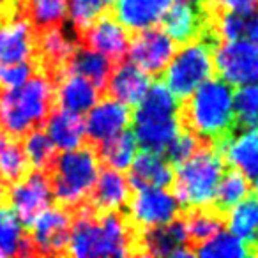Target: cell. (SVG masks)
I'll use <instances>...</instances> for the list:
<instances>
[{
	"instance_id": "9a60e30c",
	"label": "cell",
	"mask_w": 258,
	"mask_h": 258,
	"mask_svg": "<svg viewBox=\"0 0 258 258\" xmlns=\"http://www.w3.org/2000/svg\"><path fill=\"white\" fill-rule=\"evenodd\" d=\"M189 237H187L184 221H170L166 225L145 228L138 242L142 254L147 256H191L195 253L189 249Z\"/></svg>"
},
{
	"instance_id": "e0dca14e",
	"label": "cell",
	"mask_w": 258,
	"mask_h": 258,
	"mask_svg": "<svg viewBox=\"0 0 258 258\" xmlns=\"http://www.w3.org/2000/svg\"><path fill=\"white\" fill-rule=\"evenodd\" d=\"M99 89L89 78L78 73L62 69L58 75V85L55 89V97L60 108L75 113H87L99 97Z\"/></svg>"
},
{
	"instance_id": "ba28073f",
	"label": "cell",
	"mask_w": 258,
	"mask_h": 258,
	"mask_svg": "<svg viewBox=\"0 0 258 258\" xmlns=\"http://www.w3.org/2000/svg\"><path fill=\"white\" fill-rule=\"evenodd\" d=\"M214 68L219 78L232 87L258 85V41H223L214 50Z\"/></svg>"
},
{
	"instance_id": "6da1fadb",
	"label": "cell",
	"mask_w": 258,
	"mask_h": 258,
	"mask_svg": "<svg viewBox=\"0 0 258 258\" xmlns=\"http://www.w3.org/2000/svg\"><path fill=\"white\" fill-rule=\"evenodd\" d=\"M133 232L122 216L117 212L94 216V209H83L73 221L68 253L76 258H122L133 253Z\"/></svg>"
},
{
	"instance_id": "8d00e7d4",
	"label": "cell",
	"mask_w": 258,
	"mask_h": 258,
	"mask_svg": "<svg viewBox=\"0 0 258 258\" xmlns=\"http://www.w3.org/2000/svg\"><path fill=\"white\" fill-rule=\"evenodd\" d=\"M235 120L246 129H258V85L239 87L235 92Z\"/></svg>"
},
{
	"instance_id": "8fae6325",
	"label": "cell",
	"mask_w": 258,
	"mask_h": 258,
	"mask_svg": "<svg viewBox=\"0 0 258 258\" xmlns=\"http://www.w3.org/2000/svg\"><path fill=\"white\" fill-rule=\"evenodd\" d=\"M9 205L11 211L23 223H32L43 211H46L55 198L51 180L43 172L36 170L34 173L23 175L9 189Z\"/></svg>"
},
{
	"instance_id": "2e32d148",
	"label": "cell",
	"mask_w": 258,
	"mask_h": 258,
	"mask_svg": "<svg viewBox=\"0 0 258 258\" xmlns=\"http://www.w3.org/2000/svg\"><path fill=\"white\" fill-rule=\"evenodd\" d=\"M129 122H131V111L125 103L115 99V97L97 101L87 111V137L94 144H101V142L125 131Z\"/></svg>"
},
{
	"instance_id": "7402d4cb",
	"label": "cell",
	"mask_w": 258,
	"mask_h": 258,
	"mask_svg": "<svg viewBox=\"0 0 258 258\" xmlns=\"http://www.w3.org/2000/svg\"><path fill=\"white\" fill-rule=\"evenodd\" d=\"M106 87L111 97L129 106V104L140 103L151 87V80H149V73L138 68L135 62H122L120 66L111 69Z\"/></svg>"
},
{
	"instance_id": "44dd1931",
	"label": "cell",
	"mask_w": 258,
	"mask_h": 258,
	"mask_svg": "<svg viewBox=\"0 0 258 258\" xmlns=\"http://www.w3.org/2000/svg\"><path fill=\"white\" fill-rule=\"evenodd\" d=\"M163 27L175 43H187L205 32L207 15L202 6L180 0L179 4H172L163 18Z\"/></svg>"
},
{
	"instance_id": "7bdbcfd3",
	"label": "cell",
	"mask_w": 258,
	"mask_h": 258,
	"mask_svg": "<svg viewBox=\"0 0 258 258\" xmlns=\"http://www.w3.org/2000/svg\"><path fill=\"white\" fill-rule=\"evenodd\" d=\"M4 140V138H2V125H0V142Z\"/></svg>"
},
{
	"instance_id": "4dcf8cb0",
	"label": "cell",
	"mask_w": 258,
	"mask_h": 258,
	"mask_svg": "<svg viewBox=\"0 0 258 258\" xmlns=\"http://www.w3.org/2000/svg\"><path fill=\"white\" fill-rule=\"evenodd\" d=\"M251 253V247L242 239L223 228L195 247V254L202 258H242L249 256Z\"/></svg>"
},
{
	"instance_id": "b9f144b4",
	"label": "cell",
	"mask_w": 258,
	"mask_h": 258,
	"mask_svg": "<svg viewBox=\"0 0 258 258\" xmlns=\"http://www.w3.org/2000/svg\"><path fill=\"white\" fill-rule=\"evenodd\" d=\"M184 2H191V4H197V6H202V8H204L209 0H184Z\"/></svg>"
},
{
	"instance_id": "f6af8a7d",
	"label": "cell",
	"mask_w": 258,
	"mask_h": 258,
	"mask_svg": "<svg viewBox=\"0 0 258 258\" xmlns=\"http://www.w3.org/2000/svg\"><path fill=\"white\" fill-rule=\"evenodd\" d=\"M256 189H258V179H256Z\"/></svg>"
},
{
	"instance_id": "3957f363",
	"label": "cell",
	"mask_w": 258,
	"mask_h": 258,
	"mask_svg": "<svg viewBox=\"0 0 258 258\" xmlns=\"http://www.w3.org/2000/svg\"><path fill=\"white\" fill-rule=\"evenodd\" d=\"M53 99L55 87L46 73L32 75L13 89H0V125L9 137H23L46 120Z\"/></svg>"
},
{
	"instance_id": "7a4b0ae2",
	"label": "cell",
	"mask_w": 258,
	"mask_h": 258,
	"mask_svg": "<svg viewBox=\"0 0 258 258\" xmlns=\"http://www.w3.org/2000/svg\"><path fill=\"white\" fill-rule=\"evenodd\" d=\"M184 122L202 140L223 142L235 124V92L223 78H209L184 104Z\"/></svg>"
},
{
	"instance_id": "7c38bea8",
	"label": "cell",
	"mask_w": 258,
	"mask_h": 258,
	"mask_svg": "<svg viewBox=\"0 0 258 258\" xmlns=\"http://www.w3.org/2000/svg\"><path fill=\"white\" fill-rule=\"evenodd\" d=\"M73 219L66 209L48 207L30 223V242L34 253L62 254L68 253Z\"/></svg>"
},
{
	"instance_id": "1f68e13d",
	"label": "cell",
	"mask_w": 258,
	"mask_h": 258,
	"mask_svg": "<svg viewBox=\"0 0 258 258\" xmlns=\"http://www.w3.org/2000/svg\"><path fill=\"white\" fill-rule=\"evenodd\" d=\"M23 151L29 159V165H32L36 170H44L51 166L55 161V147L53 140L46 131H41L39 127L32 129L27 135H23Z\"/></svg>"
},
{
	"instance_id": "e575fe53",
	"label": "cell",
	"mask_w": 258,
	"mask_h": 258,
	"mask_svg": "<svg viewBox=\"0 0 258 258\" xmlns=\"http://www.w3.org/2000/svg\"><path fill=\"white\" fill-rule=\"evenodd\" d=\"M184 226H186L189 242L193 240L195 244H200L204 240H207L209 237H212L214 233H218L223 228V221L216 212H211L207 211V207H204L193 209L189 218L184 221Z\"/></svg>"
},
{
	"instance_id": "5b68a950",
	"label": "cell",
	"mask_w": 258,
	"mask_h": 258,
	"mask_svg": "<svg viewBox=\"0 0 258 258\" xmlns=\"http://www.w3.org/2000/svg\"><path fill=\"white\" fill-rule=\"evenodd\" d=\"M223 175V156L212 147H200L193 156L179 163L177 172L173 173V193L184 207H209L214 204L216 191Z\"/></svg>"
},
{
	"instance_id": "4fadbf2b",
	"label": "cell",
	"mask_w": 258,
	"mask_h": 258,
	"mask_svg": "<svg viewBox=\"0 0 258 258\" xmlns=\"http://www.w3.org/2000/svg\"><path fill=\"white\" fill-rule=\"evenodd\" d=\"M129 57L138 68L149 75H158L166 69L172 57L175 55V41L166 30L145 29L140 30L129 43Z\"/></svg>"
},
{
	"instance_id": "603a6c76",
	"label": "cell",
	"mask_w": 258,
	"mask_h": 258,
	"mask_svg": "<svg viewBox=\"0 0 258 258\" xmlns=\"http://www.w3.org/2000/svg\"><path fill=\"white\" fill-rule=\"evenodd\" d=\"M129 182L137 189L140 187H168L173 182V170L170 159L163 152L145 151L135 158L129 166Z\"/></svg>"
},
{
	"instance_id": "52a82bcc",
	"label": "cell",
	"mask_w": 258,
	"mask_h": 258,
	"mask_svg": "<svg viewBox=\"0 0 258 258\" xmlns=\"http://www.w3.org/2000/svg\"><path fill=\"white\" fill-rule=\"evenodd\" d=\"M214 50L207 37H197L184 43L172 57L165 69L166 85L177 97H187L209 78L214 71Z\"/></svg>"
},
{
	"instance_id": "4316f807",
	"label": "cell",
	"mask_w": 258,
	"mask_h": 258,
	"mask_svg": "<svg viewBox=\"0 0 258 258\" xmlns=\"http://www.w3.org/2000/svg\"><path fill=\"white\" fill-rule=\"evenodd\" d=\"M30 253H34L32 242L23 230V221L11 209H0V258Z\"/></svg>"
},
{
	"instance_id": "9c48e42d",
	"label": "cell",
	"mask_w": 258,
	"mask_h": 258,
	"mask_svg": "<svg viewBox=\"0 0 258 258\" xmlns=\"http://www.w3.org/2000/svg\"><path fill=\"white\" fill-rule=\"evenodd\" d=\"M180 202L166 187H140L129 200V219L142 230L175 221Z\"/></svg>"
},
{
	"instance_id": "8992f818",
	"label": "cell",
	"mask_w": 258,
	"mask_h": 258,
	"mask_svg": "<svg viewBox=\"0 0 258 258\" xmlns=\"http://www.w3.org/2000/svg\"><path fill=\"white\" fill-rule=\"evenodd\" d=\"M99 177V158L89 147L62 151L51 163V187L64 207H80Z\"/></svg>"
},
{
	"instance_id": "83f0119b",
	"label": "cell",
	"mask_w": 258,
	"mask_h": 258,
	"mask_svg": "<svg viewBox=\"0 0 258 258\" xmlns=\"http://www.w3.org/2000/svg\"><path fill=\"white\" fill-rule=\"evenodd\" d=\"M64 69L85 76L97 87H104L111 73V58L99 53V51L83 46L73 51L71 58L68 60Z\"/></svg>"
},
{
	"instance_id": "f1b7e54d",
	"label": "cell",
	"mask_w": 258,
	"mask_h": 258,
	"mask_svg": "<svg viewBox=\"0 0 258 258\" xmlns=\"http://www.w3.org/2000/svg\"><path fill=\"white\" fill-rule=\"evenodd\" d=\"M23 16L39 30L60 27L69 15V0H22Z\"/></svg>"
},
{
	"instance_id": "cb8c5ba5",
	"label": "cell",
	"mask_w": 258,
	"mask_h": 258,
	"mask_svg": "<svg viewBox=\"0 0 258 258\" xmlns=\"http://www.w3.org/2000/svg\"><path fill=\"white\" fill-rule=\"evenodd\" d=\"M46 133L60 151L78 149L87 137L85 120L80 117V113L60 108L57 111H50L46 117Z\"/></svg>"
},
{
	"instance_id": "f35d334b",
	"label": "cell",
	"mask_w": 258,
	"mask_h": 258,
	"mask_svg": "<svg viewBox=\"0 0 258 258\" xmlns=\"http://www.w3.org/2000/svg\"><path fill=\"white\" fill-rule=\"evenodd\" d=\"M221 11L239 13V15H249L258 11V0H214Z\"/></svg>"
},
{
	"instance_id": "f546056e",
	"label": "cell",
	"mask_w": 258,
	"mask_h": 258,
	"mask_svg": "<svg viewBox=\"0 0 258 258\" xmlns=\"http://www.w3.org/2000/svg\"><path fill=\"white\" fill-rule=\"evenodd\" d=\"M138 144L137 137L133 133L122 131L115 137L99 144V158L106 163L110 168L125 170L133 165L135 158L138 156Z\"/></svg>"
},
{
	"instance_id": "ffe728a7",
	"label": "cell",
	"mask_w": 258,
	"mask_h": 258,
	"mask_svg": "<svg viewBox=\"0 0 258 258\" xmlns=\"http://www.w3.org/2000/svg\"><path fill=\"white\" fill-rule=\"evenodd\" d=\"M223 159L247 179H258V129L228 135L221 142Z\"/></svg>"
},
{
	"instance_id": "d6a6232c",
	"label": "cell",
	"mask_w": 258,
	"mask_h": 258,
	"mask_svg": "<svg viewBox=\"0 0 258 258\" xmlns=\"http://www.w3.org/2000/svg\"><path fill=\"white\" fill-rule=\"evenodd\" d=\"M249 195V179L240 172L233 170L225 173L219 180L218 191L214 197V205L219 211H228L233 205L242 202Z\"/></svg>"
},
{
	"instance_id": "d6986e66",
	"label": "cell",
	"mask_w": 258,
	"mask_h": 258,
	"mask_svg": "<svg viewBox=\"0 0 258 258\" xmlns=\"http://www.w3.org/2000/svg\"><path fill=\"white\" fill-rule=\"evenodd\" d=\"M173 0H115V18L127 30H140L156 27L163 22Z\"/></svg>"
},
{
	"instance_id": "ac0fdd59",
	"label": "cell",
	"mask_w": 258,
	"mask_h": 258,
	"mask_svg": "<svg viewBox=\"0 0 258 258\" xmlns=\"http://www.w3.org/2000/svg\"><path fill=\"white\" fill-rule=\"evenodd\" d=\"M131 182L122 170L106 168L99 172L90 193V209L99 212H117L129 204Z\"/></svg>"
},
{
	"instance_id": "d4e9b609",
	"label": "cell",
	"mask_w": 258,
	"mask_h": 258,
	"mask_svg": "<svg viewBox=\"0 0 258 258\" xmlns=\"http://www.w3.org/2000/svg\"><path fill=\"white\" fill-rule=\"evenodd\" d=\"M226 212L230 232L242 239L251 251H258V197H246Z\"/></svg>"
},
{
	"instance_id": "277c9868",
	"label": "cell",
	"mask_w": 258,
	"mask_h": 258,
	"mask_svg": "<svg viewBox=\"0 0 258 258\" xmlns=\"http://www.w3.org/2000/svg\"><path fill=\"white\" fill-rule=\"evenodd\" d=\"M179 97L165 83H154L137 104L133 135L145 151L166 152L180 129Z\"/></svg>"
},
{
	"instance_id": "5bb4252c",
	"label": "cell",
	"mask_w": 258,
	"mask_h": 258,
	"mask_svg": "<svg viewBox=\"0 0 258 258\" xmlns=\"http://www.w3.org/2000/svg\"><path fill=\"white\" fill-rule=\"evenodd\" d=\"M80 37L83 46L99 51L111 60H122L129 51V43H131L127 29L117 18L104 15L80 30Z\"/></svg>"
},
{
	"instance_id": "484cf974",
	"label": "cell",
	"mask_w": 258,
	"mask_h": 258,
	"mask_svg": "<svg viewBox=\"0 0 258 258\" xmlns=\"http://www.w3.org/2000/svg\"><path fill=\"white\" fill-rule=\"evenodd\" d=\"M73 51H75V46H73L71 39L66 36V32L60 30V27L41 30V36L37 39V53H39L48 73H60L71 58Z\"/></svg>"
},
{
	"instance_id": "d590c367",
	"label": "cell",
	"mask_w": 258,
	"mask_h": 258,
	"mask_svg": "<svg viewBox=\"0 0 258 258\" xmlns=\"http://www.w3.org/2000/svg\"><path fill=\"white\" fill-rule=\"evenodd\" d=\"M111 6H115V0H69V16L80 32L103 16Z\"/></svg>"
},
{
	"instance_id": "ee69618b",
	"label": "cell",
	"mask_w": 258,
	"mask_h": 258,
	"mask_svg": "<svg viewBox=\"0 0 258 258\" xmlns=\"http://www.w3.org/2000/svg\"><path fill=\"white\" fill-rule=\"evenodd\" d=\"M4 2H8V0H0V6H4Z\"/></svg>"
},
{
	"instance_id": "30bf717a",
	"label": "cell",
	"mask_w": 258,
	"mask_h": 258,
	"mask_svg": "<svg viewBox=\"0 0 258 258\" xmlns=\"http://www.w3.org/2000/svg\"><path fill=\"white\" fill-rule=\"evenodd\" d=\"M37 37L27 16H6L0 20V71L23 64H34Z\"/></svg>"
},
{
	"instance_id": "ab89813d",
	"label": "cell",
	"mask_w": 258,
	"mask_h": 258,
	"mask_svg": "<svg viewBox=\"0 0 258 258\" xmlns=\"http://www.w3.org/2000/svg\"><path fill=\"white\" fill-rule=\"evenodd\" d=\"M244 39L258 41V11L249 13L244 18Z\"/></svg>"
},
{
	"instance_id": "74e56055",
	"label": "cell",
	"mask_w": 258,
	"mask_h": 258,
	"mask_svg": "<svg viewBox=\"0 0 258 258\" xmlns=\"http://www.w3.org/2000/svg\"><path fill=\"white\" fill-rule=\"evenodd\" d=\"M200 140L202 138L197 137L189 129H187V131H180V133L173 138L172 144L168 145V149H166V158L179 165V163H182L184 159L193 156L195 152L202 147Z\"/></svg>"
},
{
	"instance_id": "836d02e7",
	"label": "cell",
	"mask_w": 258,
	"mask_h": 258,
	"mask_svg": "<svg viewBox=\"0 0 258 258\" xmlns=\"http://www.w3.org/2000/svg\"><path fill=\"white\" fill-rule=\"evenodd\" d=\"M29 159L23 147L16 140L0 142V179L4 182H16L27 173Z\"/></svg>"
},
{
	"instance_id": "60d3db41",
	"label": "cell",
	"mask_w": 258,
	"mask_h": 258,
	"mask_svg": "<svg viewBox=\"0 0 258 258\" xmlns=\"http://www.w3.org/2000/svg\"><path fill=\"white\" fill-rule=\"evenodd\" d=\"M4 197H6V187H4V180L0 179V205L4 202Z\"/></svg>"
}]
</instances>
